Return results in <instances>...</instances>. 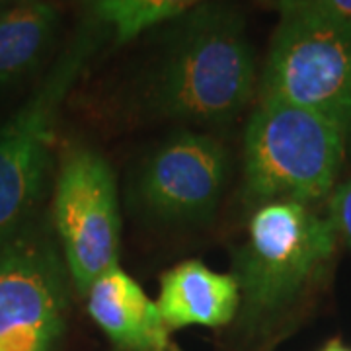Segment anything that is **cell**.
<instances>
[{
  "instance_id": "5bb4252c",
  "label": "cell",
  "mask_w": 351,
  "mask_h": 351,
  "mask_svg": "<svg viewBox=\"0 0 351 351\" xmlns=\"http://www.w3.org/2000/svg\"><path fill=\"white\" fill-rule=\"evenodd\" d=\"M279 8H301L351 24V0H279Z\"/></svg>"
},
{
  "instance_id": "5b68a950",
  "label": "cell",
  "mask_w": 351,
  "mask_h": 351,
  "mask_svg": "<svg viewBox=\"0 0 351 351\" xmlns=\"http://www.w3.org/2000/svg\"><path fill=\"white\" fill-rule=\"evenodd\" d=\"M96 47L98 29L88 22L32 98L0 125V234L18 225L38 197L49 166L55 119Z\"/></svg>"
},
{
  "instance_id": "9c48e42d",
  "label": "cell",
  "mask_w": 351,
  "mask_h": 351,
  "mask_svg": "<svg viewBox=\"0 0 351 351\" xmlns=\"http://www.w3.org/2000/svg\"><path fill=\"white\" fill-rule=\"evenodd\" d=\"M88 313L119 351H178L156 302L115 267L86 291Z\"/></svg>"
},
{
  "instance_id": "9a60e30c",
  "label": "cell",
  "mask_w": 351,
  "mask_h": 351,
  "mask_svg": "<svg viewBox=\"0 0 351 351\" xmlns=\"http://www.w3.org/2000/svg\"><path fill=\"white\" fill-rule=\"evenodd\" d=\"M322 351H351V350L350 348H346V346H343L339 339H334V341H330V343H328L326 348H324Z\"/></svg>"
},
{
  "instance_id": "8992f818",
  "label": "cell",
  "mask_w": 351,
  "mask_h": 351,
  "mask_svg": "<svg viewBox=\"0 0 351 351\" xmlns=\"http://www.w3.org/2000/svg\"><path fill=\"white\" fill-rule=\"evenodd\" d=\"M63 256L45 230L16 225L0 234V351H51L64 330Z\"/></svg>"
},
{
  "instance_id": "4fadbf2b",
  "label": "cell",
  "mask_w": 351,
  "mask_h": 351,
  "mask_svg": "<svg viewBox=\"0 0 351 351\" xmlns=\"http://www.w3.org/2000/svg\"><path fill=\"white\" fill-rule=\"evenodd\" d=\"M328 219L336 228V234L351 248V180L339 184L328 199Z\"/></svg>"
},
{
  "instance_id": "2e32d148",
  "label": "cell",
  "mask_w": 351,
  "mask_h": 351,
  "mask_svg": "<svg viewBox=\"0 0 351 351\" xmlns=\"http://www.w3.org/2000/svg\"><path fill=\"white\" fill-rule=\"evenodd\" d=\"M12 2H16V0H0V10H2V8H6V6H8V4H12Z\"/></svg>"
},
{
  "instance_id": "6da1fadb",
  "label": "cell",
  "mask_w": 351,
  "mask_h": 351,
  "mask_svg": "<svg viewBox=\"0 0 351 351\" xmlns=\"http://www.w3.org/2000/svg\"><path fill=\"white\" fill-rule=\"evenodd\" d=\"M254 88L244 16L213 2L188 12L174 32L152 80V101L172 119L225 123L246 108Z\"/></svg>"
},
{
  "instance_id": "3957f363",
  "label": "cell",
  "mask_w": 351,
  "mask_h": 351,
  "mask_svg": "<svg viewBox=\"0 0 351 351\" xmlns=\"http://www.w3.org/2000/svg\"><path fill=\"white\" fill-rule=\"evenodd\" d=\"M348 133L328 117L260 100L244 135V193L258 205L328 197L346 154Z\"/></svg>"
},
{
  "instance_id": "277c9868",
  "label": "cell",
  "mask_w": 351,
  "mask_h": 351,
  "mask_svg": "<svg viewBox=\"0 0 351 351\" xmlns=\"http://www.w3.org/2000/svg\"><path fill=\"white\" fill-rule=\"evenodd\" d=\"M260 100L311 110L351 133V24L281 8Z\"/></svg>"
},
{
  "instance_id": "7c38bea8",
  "label": "cell",
  "mask_w": 351,
  "mask_h": 351,
  "mask_svg": "<svg viewBox=\"0 0 351 351\" xmlns=\"http://www.w3.org/2000/svg\"><path fill=\"white\" fill-rule=\"evenodd\" d=\"M205 0H88L92 18L127 43L152 25L191 12Z\"/></svg>"
},
{
  "instance_id": "8fae6325",
  "label": "cell",
  "mask_w": 351,
  "mask_h": 351,
  "mask_svg": "<svg viewBox=\"0 0 351 351\" xmlns=\"http://www.w3.org/2000/svg\"><path fill=\"white\" fill-rule=\"evenodd\" d=\"M59 22L61 12L49 0H16L0 10V90L36 71Z\"/></svg>"
},
{
  "instance_id": "ba28073f",
  "label": "cell",
  "mask_w": 351,
  "mask_h": 351,
  "mask_svg": "<svg viewBox=\"0 0 351 351\" xmlns=\"http://www.w3.org/2000/svg\"><path fill=\"white\" fill-rule=\"evenodd\" d=\"M228 151L219 138L182 131L166 138L137 178L141 207L160 221L193 223L217 209L226 178Z\"/></svg>"
},
{
  "instance_id": "52a82bcc",
  "label": "cell",
  "mask_w": 351,
  "mask_h": 351,
  "mask_svg": "<svg viewBox=\"0 0 351 351\" xmlns=\"http://www.w3.org/2000/svg\"><path fill=\"white\" fill-rule=\"evenodd\" d=\"M53 223L75 287L86 295L92 283L119 267L121 217L110 162L100 152L75 149L63 158Z\"/></svg>"
},
{
  "instance_id": "30bf717a",
  "label": "cell",
  "mask_w": 351,
  "mask_h": 351,
  "mask_svg": "<svg viewBox=\"0 0 351 351\" xmlns=\"http://www.w3.org/2000/svg\"><path fill=\"white\" fill-rule=\"evenodd\" d=\"M156 306L170 330L225 326L239 314L240 289L232 274H217L189 260L164 274Z\"/></svg>"
},
{
  "instance_id": "7a4b0ae2",
  "label": "cell",
  "mask_w": 351,
  "mask_h": 351,
  "mask_svg": "<svg viewBox=\"0 0 351 351\" xmlns=\"http://www.w3.org/2000/svg\"><path fill=\"white\" fill-rule=\"evenodd\" d=\"M338 234L328 217L295 201L265 203L252 215L234 254L240 326L260 330L287 314L322 277Z\"/></svg>"
}]
</instances>
